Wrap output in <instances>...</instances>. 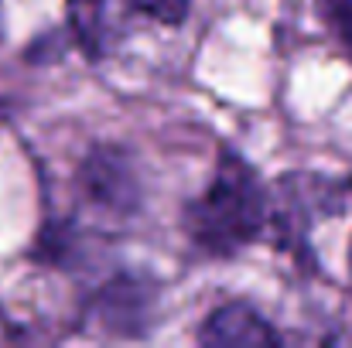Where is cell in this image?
Returning <instances> with one entry per match:
<instances>
[{
  "label": "cell",
  "instance_id": "8992f818",
  "mask_svg": "<svg viewBox=\"0 0 352 348\" xmlns=\"http://www.w3.org/2000/svg\"><path fill=\"white\" fill-rule=\"evenodd\" d=\"M69 3H72V10H76V14H79V7H93V3H96V0H69Z\"/></svg>",
  "mask_w": 352,
  "mask_h": 348
},
{
  "label": "cell",
  "instance_id": "6da1fadb",
  "mask_svg": "<svg viewBox=\"0 0 352 348\" xmlns=\"http://www.w3.org/2000/svg\"><path fill=\"white\" fill-rule=\"evenodd\" d=\"M267 216V192L256 171L236 150H223L209 188L185 212V229L199 249L230 256L263 232Z\"/></svg>",
  "mask_w": 352,
  "mask_h": 348
},
{
  "label": "cell",
  "instance_id": "3957f363",
  "mask_svg": "<svg viewBox=\"0 0 352 348\" xmlns=\"http://www.w3.org/2000/svg\"><path fill=\"white\" fill-rule=\"evenodd\" d=\"M154 294L140 280H117L100 294V318L117 335H140L151 318Z\"/></svg>",
  "mask_w": 352,
  "mask_h": 348
},
{
  "label": "cell",
  "instance_id": "277c9868",
  "mask_svg": "<svg viewBox=\"0 0 352 348\" xmlns=\"http://www.w3.org/2000/svg\"><path fill=\"white\" fill-rule=\"evenodd\" d=\"M325 24L332 27V34L342 41V48L352 58V0H318Z\"/></svg>",
  "mask_w": 352,
  "mask_h": 348
},
{
  "label": "cell",
  "instance_id": "7a4b0ae2",
  "mask_svg": "<svg viewBox=\"0 0 352 348\" xmlns=\"http://www.w3.org/2000/svg\"><path fill=\"white\" fill-rule=\"evenodd\" d=\"M199 342L212 348H256V345H280V335L243 301L223 304L209 314V321L199 332Z\"/></svg>",
  "mask_w": 352,
  "mask_h": 348
},
{
  "label": "cell",
  "instance_id": "52a82bcc",
  "mask_svg": "<svg viewBox=\"0 0 352 348\" xmlns=\"http://www.w3.org/2000/svg\"><path fill=\"white\" fill-rule=\"evenodd\" d=\"M349 280H352V246H349Z\"/></svg>",
  "mask_w": 352,
  "mask_h": 348
},
{
  "label": "cell",
  "instance_id": "5b68a950",
  "mask_svg": "<svg viewBox=\"0 0 352 348\" xmlns=\"http://www.w3.org/2000/svg\"><path fill=\"white\" fill-rule=\"evenodd\" d=\"M126 3L161 24H182L192 10V0H126Z\"/></svg>",
  "mask_w": 352,
  "mask_h": 348
}]
</instances>
